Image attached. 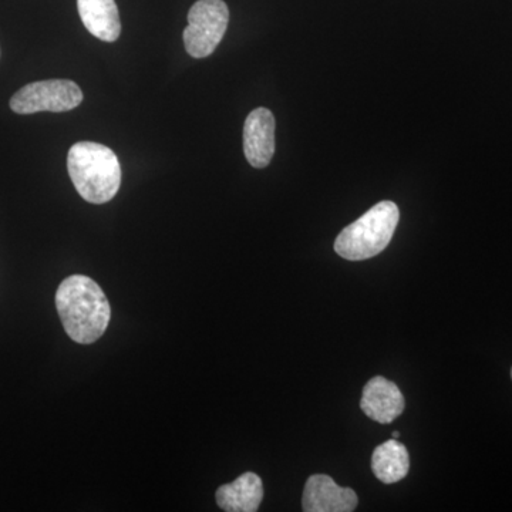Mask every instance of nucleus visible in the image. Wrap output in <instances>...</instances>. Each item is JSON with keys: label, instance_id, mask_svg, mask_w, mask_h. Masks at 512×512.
Listing matches in <instances>:
<instances>
[{"label": "nucleus", "instance_id": "f8f14e48", "mask_svg": "<svg viewBox=\"0 0 512 512\" xmlns=\"http://www.w3.org/2000/svg\"><path fill=\"white\" fill-rule=\"evenodd\" d=\"M400 431H393V439H399Z\"/></svg>", "mask_w": 512, "mask_h": 512}, {"label": "nucleus", "instance_id": "39448f33", "mask_svg": "<svg viewBox=\"0 0 512 512\" xmlns=\"http://www.w3.org/2000/svg\"><path fill=\"white\" fill-rule=\"evenodd\" d=\"M82 101V90L72 80H45L22 87L10 99V109L18 114L64 113L76 109Z\"/></svg>", "mask_w": 512, "mask_h": 512}, {"label": "nucleus", "instance_id": "423d86ee", "mask_svg": "<svg viewBox=\"0 0 512 512\" xmlns=\"http://www.w3.org/2000/svg\"><path fill=\"white\" fill-rule=\"evenodd\" d=\"M357 495L352 488L339 487L332 477L315 474L306 481L302 508L305 512H352Z\"/></svg>", "mask_w": 512, "mask_h": 512}, {"label": "nucleus", "instance_id": "0eeeda50", "mask_svg": "<svg viewBox=\"0 0 512 512\" xmlns=\"http://www.w3.org/2000/svg\"><path fill=\"white\" fill-rule=\"evenodd\" d=\"M244 153L255 168H265L275 154V117L259 107L249 113L244 126Z\"/></svg>", "mask_w": 512, "mask_h": 512}, {"label": "nucleus", "instance_id": "f03ea898", "mask_svg": "<svg viewBox=\"0 0 512 512\" xmlns=\"http://www.w3.org/2000/svg\"><path fill=\"white\" fill-rule=\"evenodd\" d=\"M67 170L80 197L90 204H106L121 185V165L111 148L93 141L74 144L67 154Z\"/></svg>", "mask_w": 512, "mask_h": 512}, {"label": "nucleus", "instance_id": "1a4fd4ad", "mask_svg": "<svg viewBox=\"0 0 512 512\" xmlns=\"http://www.w3.org/2000/svg\"><path fill=\"white\" fill-rule=\"evenodd\" d=\"M217 504L227 512H255L264 500V485L255 473H245L217 490Z\"/></svg>", "mask_w": 512, "mask_h": 512}, {"label": "nucleus", "instance_id": "ddd939ff", "mask_svg": "<svg viewBox=\"0 0 512 512\" xmlns=\"http://www.w3.org/2000/svg\"><path fill=\"white\" fill-rule=\"evenodd\" d=\"M511 377H512V370H511Z\"/></svg>", "mask_w": 512, "mask_h": 512}, {"label": "nucleus", "instance_id": "f257e3e1", "mask_svg": "<svg viewBox=\"0 0 512 512\" xmlns=\"http://www.w3.org/2000/svg\"><path fill=\"white\" fill-rule=\"evenodd\" d=\"M56 308L67 336L80 345H92L109 328V299L89 276L64 279L56 292Z\"/></svg>", "mask_w": 512, "mask_h": 512}, {"label": "nucleus", "instance_id": "7ed1b4c3", "mask_svg": "<svg viewBox=\"0 0 512 512\" xmlns=\"http://www.w3.org/2000/svg\"><path fill=\"white\" fill-rule=\"evenodd\" d=\"M399 220V207L394 202H379L340 232L335 241L336 254L348 261H365L382 254L392 241Z\"/></svg>", "mask_w": 512, "mask_h": 512}, {"label": "nucleus", "instance_id": "9d476101", "mask_svg": "<svg viewBox=\"0 0 512 512\" xmlns=\"http://www.w3.org/2000/svg\"><path fill=\"white\" fill-rule=\"evenodd\" d=\"M84 28L103 42H116L121 33L119 8L114 0H77Z\"/></svg>", "mask_w": 512, "mask_h": 512}, {"label": "nucleus", "instance_id": "6e6552de", "mask_svg": "<svg viewBox=\"0 0 512 512\" xmlns=\"http://www.w3.org/2000/svg\"><path fill=\"white\" fill-rule=\"evenodd\" d=\"M404 397L399 387L382 376L373 377L363 389L360 409L369 419L390 424L403 413Z\"/></svg>", "mask_w": 512, "mask_h": 512}, {"label": "nucleus", "instance_id": "20e7f679", "mask_svg": "<svg viewBox=\"0 0 512 512\" xmlns=\"http://www.w3.org/2000/svg\"><path fill=\"white\" fill-rule=\"evenodd\" d=\"M229 10L224 0H198L188 12L184 45L188 55L204 59L214 53L228 29Z\"/></svg>", "mask_w": 512, "mask_h": 512}, {"label": "nucleus", "instance_id": "9b49d317", "mask_svg": "<svg viewBox=\"0 0 512 512\" xmlns=\"http://www.w3.org/2000/svg\"><path fill=\"white\" fill-rule=\"evenodd\" d=\"M372 470L377 480L383 484L402 481L410 471V457L406 446L397 439L380 444L373 451Z\"/></svg>", "mask_w": 512, "mask_h": 512}]
</instances>
